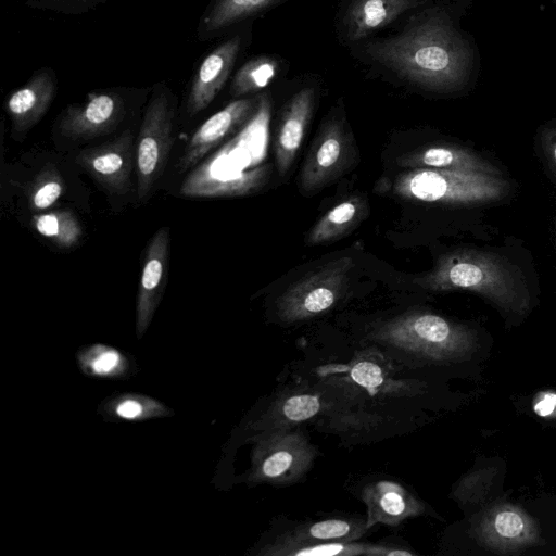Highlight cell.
<instances>
[{
	"instance_id": "cell-1",
	"label": "cell",
	"mask_w": 556,
	"mask_h": 556,
	"mask_svg": "<svg viewBox=\"0 0 556 556\" xmlns=\"http://www.w3.org/2000/svg\"><path fill=\"white\" fill-rule=\"evenodd\" d=\"M470 5L434 0L410 13L384 37L365 39L354 52L380 74L437 96H463L481 71L478 45L462 26Z\"/></svg>"
},
{
	"instance_id": "cell-2",
	"label": "cell",
	"mask_w": 556,
	"mask_h": 556,
	"mask_svg": "<svg viewBox=\"0 0 556 556\" xmlns=\"http://www.w3.org/2000/svg\"><path fill=\"white\" fill-rule=\"evenodd\" d=\"M429 292H469L501 317L506 329L521 326L538 308L541 282L531 250L514 236L498 243L459 244L441 253L414 279Z\"/></svg>"
},
{
	"instance_id": "cell-3",
	"label": "cell",
	"mask_w": 556,
	"mask_h": 556,
	"mask_svg": "<svg viewBox=\"0 0 556 556\" xmlns=\"http://www.w3.org/2000/svg\"><path fill=\"white\" fill-rule=\"evenodd\" d=\"M485 330L430 311H410L376 326L368 339L422 363L462 364L486 348Z\"/></svg>"
},
{
	"instance_id": "cell-4",
	"label": "cell",
	"mask_w": 556,
	"mask_h": 556,
	"mask_svg": "<svg viewBox=\"0 0 556 556\" xmlns=\"http://www.w3.org/2000/svg\"><path fill=\"white\" fill-rule=\"evenodd\" d=\"M517 190L508 175L428 168L406 169L392 185L393 193L405 200L485 213L510 202Z\"/></svg>"
},
{
	"instance_id": "cell-5",
	"label": "cell",
	"mask_w": 556,
	"mask_h": 556,
	"mask_svg": "<svg viewBox=\"0 0 556 556\" xmlns=\"http://www.w3.org/2000/svg\"><path fill=\"white\" fill-rule=\"evenodd\" d=\"M470 534L480 546L504 556L544 544L539 521L502 497L471 516Z\"/></svg>"
},
{
	"instance_id": "cell-6",
	"label": "cell",
	"mask_w": 556,
	"mask_h": 556,
	"mask_svg": "<svg viewBox=\"0 0 556 556\" xmlns=\"http://www.w3.org/2000/svg\"><path fill=\"white\" fill-rule=\"evenodd\" d=\"M353 266L352 257L342 256L290 286L276 302L279 319L298 323L330 311L342 296Z\"/></svg>"
},
{
	"instance_id": "cell-7",
	"label": "cell",
	"mask_w": 556,
	"mask_h": 556,
	"mask_svg": "<svg viewBox=\"0 0 556 556\" xmlns=\"http://www.w3.org/2000/svg\"><path fill=\"white\" fill-rule=\"evenodd\" d=\"M316 456V447L299 430L262 432L254 450L252 478L274 485L294 483L309 470Z\"/></svg>"
},
{
	"instance_id": "cell-8",
	"label": "cell",
	"mask_w": 556,
	"mask_h": 556,
	"mask_svg": "<svg viewBox=\"0 0 556 556\" xmlns=\"http://www.w3.org/2000/svg\"><path fill=\"white\" fill-rule=\"evenodd\" d=\"M174 109L168 96L155 92L140 126L136 148L137 193L146 199L160 179L173 146Z\"/></svg>"
},
{
	"instance_id": "cell-9",
	"label": "cell",
	"mask_w": 556,
	"mask_h": 556,
	"mask_svg": "<svg viewBox=\"0 0 556 556\" xmlns=\"http://www.w3.org/2000/svg\"><path fill=\"white\" fill-rule=\"evenodd\" d=\"M343 117L332 115L323 125L300 175L301 188L314 191L336 179L352 156V140Z\"/></svg>"
},
{
	"instance_id": "cell-10",
	"label": "cell",
	"mask_w": 556,
	"mask_h": 556,
	"mask_svg": "<svg viewBox=\"0 0 556 556\" xmlns=\"http://www.w3.org/2000/svg\"><path fill=\"white\" fill-rule=\"evenodd\" d=\"M432 1L344 0L337 15L338 36L345 45H356Z\"/></svg>"
},
{
	"instance_id": "cell-11",
	"label": "cell",
	"mask_w": 556,
	"mask_h": 556,
	"mask_svg": "<svg viewBox=\"0 0 556 556\" xmlns=\"http://www.w3.org/2000/svg\"><path fill=\"white\" fill-rule=\"evenodd\" d=\"M404 169L428 168L455 172L483 173L507 176L508 173L494 159L469 146L457 142H438L419 148L397 159Z\"/></svg>"
},
{
	"instance_id": "cell-12",
	"label": "cell",
	"mask_w": 556,
	"mask_h": 556,
	"mask_svg": "<svg viewBox=\"0 0 556 556\" xmlns=\"http://www.w3.org/2000/svg\"><path fill=\"white\" fill-rule=\"evenodd\" d=\"M257 98H241L228 103L197 128L178 160V170L185 172L194 166L213 148L219 144L255 114Z\"/></svg>"
},
{
	"instance_id": "cell-13",
	"label": "cell",
	"mask_w": 556,
	"mask_h": 556,
	"mask_svg": "<svg viewBox=\"0 0 556 556\" xmlns=\"http://www.w3.org/2000/svg\"><path fill=\"white\" fill-rule=\"evenodd\" d=\"M76 162L109 192L126 193L134 167L131 136L125 132L106 144L85 149Z\"/></svg>"
},
{
	"instance_id": "cell-14",
	"label": "cell",
	"mask_w": 556,
	"mask_h": 556,
	"mask_svg": "<svg viewBox=\"0 0 556 556\" xmlns=\"http://www.w3.org/2000/svg\"><path fill=\"white\" fill-rule=\"evenodd\" d=\"M123 99L114 92H91L80 104L68 106L59 123L70 139H91L110 131L121 119Z\"/></svg>"
},
{
	"instance_id": "cell-15",
	"label": "cell",
	"mask_w": 556,
	"mask_h": 556,
	"mask_svg": "<svg viewBox=\"0 0 556 556\" xmlns=\"http://www.w3.org/2000/svg\"><path fill=\"white\" fill-rule=\"evenodd\" d=\"M361 498L367 507V528L377 523L397 526L405 519L420 516L426 504L402 484L379 480L365 485Z\"/></svg>"
},
{
	"instance_id": "cell-16",
	"label": "cell",
	"mask_w": 556,
	"mask_h": 556,
	"mask_svg": "<svg viewBox=\"0 0 556 556\" xmlns=\"http://www.w3.org/2000/svg\"><path fill=\"white\" fill-rule=\"evenodd\" d=\"M315 99V88L305 87L294 93L283 108L274 144L275 162L281 176L289 170L301 148Z\"/></svg>"
},
{
	"instance_id": "cell-17",
	"label": "cell",
	"mask_w": 556,
	"mask_h": 556,
	"mask_svg": "<svg viewBox=\"0 0 556 556\" xmlns=\"http://www.w3.org/2000/svg\"><path fill=\"white\" fill-rule=\"evenodd\" d=\"M240 47V37H232L202 61L188 94L187 110L190 115L203 111L218 94L232 71Z\"/></svg>"
},
{
	"instance_id": "cell-18",
	"label": "cell",
	"mask_w": 556,
	"mask_h": 556,
	"mask_svg": "<svg viewBox=\"0 0 556 556\" xmlns=\"http://www.w3.org/2000/svg\"><path fill=\"white\" fill-rule=\"evenodd\" d=\"M366 518L331 517L299 523L269 543L262 554L276 556L283 548L327 542H354L366 531Z\"/></svg>"
},
{
	"instance_id": "cell-19",
	"label": "cell",
	"mask_w": 556,
	"mask_h": 556,
	"mask_svg": "<svg viewBox=\"0 0 556 556\" xmlns=\"http://www.w3.org/2000/svg\"><path fill=\"white\" fill-rule=\"evenodd\" d=\"M55 89L53 74L40 71L10 94L5 109L15 131H27L42 118L53 101Z\"/></svg>"
},
{
	"instance_id": "cell-20",
	"label": "cell",
	"mask_w": 556,
	"mask_h": 556,
	"mask_svg": "<svg viewBox=\"0 0 556 556\" xmlns=\"http://www.w3.org/2000/svg\"><path fill=\"white\" fill-rule=\"evenodd\" d=\"M169 251V228L161 227L152 236L143 260L138 286V319L146 325L165 287Z\"/></svg>"
},
{
	"instance_id": "cell-21",
	"label": "cell",
	"mask_w": 556,
	"mask_h": 556,
	"mask_svg": "<svg viewBox=\"0 0 556 556\" xmlns=\"http://www.w3.org/2000/svg\"><path fill=\"white\" fill-rule=\"evenodd\" d=\"M330 407V402L313 391L291 390L274 400L261 419L257 429L262 432L293 429L316 417Z\"/></svg>"
},
{
	"instance_id": "cell-22",
	"label": "cell",
	"mask_w": 556,
	"mask_h": 556,
	"mask_svg": "<svg viewBox=\"0 0 556 556\" xmlns=\"http://www.w3.org/2000/svg\"><path fill=\"white\" fill-rule=\"evenodd\" d=\"M268 166L253 168L235 176L215 177L205 166L195 170L181 186L188 197H240L256 192L266 181Z\"/></svg>"
},
{
	"instance_id": "cell-23",
	"label": "cell",
	"mask_w": 556,
	"mask_h": 556,
	"mask_svg": "<svg viewBox=\"0 0 556 556\" xmlns=\"http://www.w3.org/2000/svg\"><path fill=\"white\" fill-rule=\"evenodd\" d=\"M503 469L495 460H484L465 473L453 486L451 497L465 510L480 511L497 497Z\"/></svg>"
},
{
	"instance_id": "cell-24",
	"label": "cell",
	"mask_w": 556,
	"mask_h": 556,
	"mask_svg": "<svg viewBox=\"0 0 556 556\" xmlns=\"http://www.w3.org/2000/svg\"><path fill=\"white\" fill-rule=\"evenodd\" d=\"M368 215V205L359 195H351L325 213L305 238L307 245H316L346 235Z\"/></svg>"
},
{
	"instance_id": "cell-25",
	"label": "cell",
	"mask_w": 556,
	"mask_h": 556,
	"mask_svg": "<svg viewBox=\"0 0 556 556\" xmlns=\"http://www.w3.org/2000/svg\"><path fill=\"white\" fill-rule=\"evenodd\" d=\"M281 71L276 56L257 55L247 61L235 74L230 93L235 98L255 93L267 87Z\"/></svg>"
},
{
	"instance_id": "cell-26",
	"label": "cell",
	"mask_w": 556,
	"mask_h": 556,
	"mask_svg": "<svg viewBox=\"0 0 556 556\" xmlns=\"http://www.w3.org/2000/svg\"><path fill=\"white\" fill-rule=\"evenodd\" d=\"M283 1L286 0H216L204 20V29L207 33L222 30Z\"/></svg>"
},
{
	"instance_id": "cell-27",
	"label": "cell",
	"mask_w": 556,
	"mask_h": 556,
	"mask_svg": "<svg viewBox=\"0 0 556 556\" xmlns=\"http://www.w3.org/2000/svg\"><path fill=\"white\" fill-rule=\"evenodd\" d=\"M31 225L38 233L63 249L75 247L83 235L78 218L65 210L34 215Z\"/></svg>"
},
{
	"instance_id": "cell-28",
	"label": "cell",
	"mask_w": 556,
	"mask_h": 556,
	"mask_svg": "<svg viewBox=\"0 0 556 556\" xmlns=\"http://www.w3.org/2000/svg\"><path fill=\"white\" fill-rule=\"evenodd\" d=\"M348 378L361 389L372 393L394 394L401 388L396 387L378 358L369 354L356 357L346 369Z\"/></svg>"
},
{
	"instance_id": "cell-29",
	"label": "cell",
	"mask_w": 556,
	"mask_h": 556,
	"mask_svg": "<svg viewBox=\"0 0 556 556\" xmlns=\"http://www.w3.org/2000/svg\"><path fill=\"white\" fill-rule=\"evenodd\" d=\"M376 544L359 542H327L283 548L276 556H374Z\"/></svg>"
},
{
	"instance_id": "cell-30",
	"label": "cell",
	"mask_w": 556,
	"mask_h": 556,
	"mask_svg": "<svg viewBox=\"0 0 556 556\" xmlns=\"http://www.w3.org/2000/svg\"><path fill=\"white\" fill-rule=\"evenodd\" d=\"M533 142L541 165L549 179L556 185V117L538 126Z\"/></svg>"
},
{
	"instance_id": "cell-31",
	"label": "cell",
	"mask_w": 556,
	"mask_h": 556,
	"mask_svg": "<svg viewBox=\"0 0 556 556\" xmlns=\"http://www.w3.org/2000/svg\"><path fill=\"white\" fill-rule=\"evenodd\" d=\"M64 186L59 175L48 173L41 178L30 194V204L36 210L50 207L62 195Z\"/></svg>"
},
{
	"instance_id": "cell-32",
	"label": "cell",
	"mask_w": 556,
	"mask_h": 556,
	"mask_svg": "<svg viewBox=\"0 0 556 556\" xmlns=\"http://www.w3.org/2000/svg\"><path fill=\"white\" fill-rule=\"evenodd\" d=\"M119 359V354L115 350L105 349L94 357L91 366L98 374H108L117 367Z\"/></svg>"
},
{
	"instance_id": "cell-33",
	"label": "cell",
	"mask_w": 556,
	"mask_h": 556,
	"mask_svg": "<svg viewBox=\"0 0 556 556\" xmlns=\"http://www.w3.org/2000/svg\"><path fill=\"white\" fill-rule=\"evenodd\" d=\"M412 556L415 555V553L410 549H407V547H403L395 544L390 543H379L375 546L374 556Z\"/></svg>"
},
{
	"instance_id": "cell-34",
	"label": "cell",
	"mask_w": 556,
	"mask_h": 556,
	"mask_svg": "<svg viewBox=\"0 0 556 556\" xmlns=\"http://www.w3.org/2000/svg\"><path fill=\"white\" fill-rule=\"evenodd\" d=\"M116 412L123 418L132 419L141 414L142 407L138 402L134 400H127L117 406Z\"/></svg>"
},
{
	"instance_id": "cell-35",
	"label": "cell",
	"mask_w": 556,
	"mask_h": 556,
	"mask_svg": "<svg viewBox=\"0 0 556 556\" xmlns=\"http://www.w3.org/2000/svg\"><path fill=\"white\" fill-rule=\"evenodd\" d=\"M33 1H37V2H47V3H53V4H68V3H73V4H76L78 2H86L87 0H33Z\"/></svg>"
},
{
	"instance_id": "cell-36",
	"label": "cell",
	"mask_w": 556,
	"mask_h": 556,
	"mask_svg": "<svg viewBox=\"0 0 556 556\" xmlns=\"http://www.w3.org/2000/svg\"><path fill=\"white\" fill-rule=\"evenodd\" d=\"M552 241L554 245V251L556 253V210L552 217Z\"/></svg>"
},
{
	"instance_id": "cell-37",
	"label": "cell",
	"mask_w": 556,
	"mask_h": 556,
	"mask_svg": "<svg viewBox=\"0 0 556 556\" xmlns=\"http://www.w3.org/2000/svg\"><path fill=\"white\" fill-rule=\"evenodd\" d=\"M458 2H462V3H465V4H468L471 7V4L476 1V0H456Z\"/></svg>"
},
{
	"instance_id": "cell-38",
	"label": "cell",
	"mask_w": 556,
	"mask_h": 556,
	"mask_svg": "<svg viewBox=\"0 0 556 556\" xmlns=\"http://www.w3.org/2000/svg\"><path fill=\"white\" fill-rule=\"evenodd\" d=\"M551 2L556 5V0H551Z\"/></svg>"
}]
</instances>
